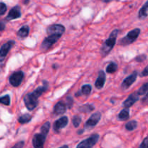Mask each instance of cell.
<instances>
[{
    "instance_id": "obj_1",
    "label": "cell",
    "mask_w": 148,
    "mask_h": 148,
    "mask_svg": "<svg viewBox=\"0 0 148 148\" xmlns=\"http://www.w3.org/2000/svg\"><path fill=\"white\" fill-rule=\"evenodd\" d=\"M48 88H49V83L47 81L44 80L43 82V85L38 87L34 91L25 95L23 101L27 110L33 111L37 107L38 104V98L43 92L47 90Z\"/></svg>"
},
{
    "instance_id": "obj_2",
    "label": "cell",
    "mask_w": 148,
    "mask_h": 148,
    "mask_svg": "<svg viewBox=\"0 0 148 148\" xmlns=\"http://www.w3.org/2000/svg\"><path fill=\"white\" fill-rule=\"evenodd\" d=\"M119 32V30H118V29H115V30H113L110 34L109 37L103 43L101 49V53L102 56H107L111 52L113 48L114 47L116 42V38Z\"/></svg>"
},
{
    "instance_id": "obj_3",
    "label": "cell",
    "mask_w": 148,
    "mask_h": 148,
    "mask_svg": "<svg viewBox=\"0 0 148 148\" xmlns=\"http://www.w3.org/2000/svg\"><path fill=\"white\" fill-rule=\"evenodd\" d=\"M140 34V28L134 29V30L129 32L125 37L122 38L120 40L119 44L123 46H128V45L132 44V43H134V42L137 40V38L139 37Z\"/></svg>"
},
{
    "instance_id": "obj_4",
    "label": "cell",
    "mask_w": 148,
    "mask_h": 148,
    "mask_svg": "<svg viewBox=\"0 0 148 148\" xmlns=\"http://www.w3.org/2000/svg\"><path fill=\"white\" fill-rule=\"evenodd\" d=\"M100 136L98 134H94L88 139L82 140L79 143L76 148H92L96 145L99 140Z\"/></svg>"
},
{
    "instance_id": "obj_5",
    "label": "cell",
    "mask_w": 148,
    "mask_h": 148,
    "mask_svg": "<svg viewBox=\"0 0 148 148\" xmlns=\"http://www.w3.org/2000/svg\"><path fill=\"white\" fill-rule=\"evenodd\" d=\"M62 36H56V35H52V36H49L48 37L45 38L43 41L42 42L41 46H40V49L43 51L49 50L54 43L58 41Z\"/></svg>"
},
{
    "instance_id": "obj_6",
    "label": "cell",
    "mask_w": 148,
    "mask_h": 148,
    "mask_svg": "<svg viewBox=\"0 0 148 148\" xmlns=\"http://www.w3.org/2000/svg\"><path fill=\"white\" fill-rule=\"evenodd\" d=\"M48 134L46 133L40 132L39 134H34L33 138V146L34 148H43L45 142Z\"/></svg>"
},
{
    "instance_id": "obj_7",
    "label": "cell",
    "mask_w": 148,
    "mask_h": 148,
    "mask_svg": "<svg viewBox=\"0 0 148 148\" xmlns=\"http://www.w3.org/2000/svg\"><path fill=\"white\" fill-rule=\"evenodd\" d=\"M65 32V27L61 24H54L50 25L46 30V33L49 36L56 35L62 36Z\"/></svg>"
},
{
    "instance_id": "obj_8",
    "label": "cell",
    "mask_w": 148,
    "mask_h": 148,
    "mask_svg": "<svg viewBox=\"0 0 148 148\" xmlns=\"http://www.w3.org/2000/svg\"><path fill=\"white\" fill-rule=\"evenodd\" d=\"M101 118V112H95L92 114L90 117L88 119L86 123L85 124V129L86 130H90L94 128L98 124Z\"/></svg>"
},
{
    "instance_id": "obj_9",
    "label": "cell",
    "mask_w": 148,
    "mask_h": 148,
    "mask_svg": "<svg viewBox=\"0 0 148 148\" xmlns=\"http://www.w3.org/2000/svg\"><path fill=\"white\" fill-rule=\"evenodd\" d=\"M24 78V72L23 71H17L14 72L11 76L10 77V83L13 87H18L23 82Z\"/></svg>"
},
{
    "instance_id": "obj_10",
    "label": "cell",
    "mask_w": 148,
    "mask_h": 148,
    "mask_svg": "<svg viewBox=\"0 0 148 148\" xmlns=\"http://www.w3.org/2000/svg\"><path fill=\"white\" fill-rule=\"evenodd\" d=\"M137 75H138L137 72L134 71V72H133L132 74H131L130 76L126 77L125 79L123 80L122 83H121V89L124 90L129 89L130 87L131 86V85L136 81V79H137Z\"/></svg>"
},
{
    "instance_id": "obj_11",
    "label": "cell",
    "mask_w": 148,
    "mask_h": 148,
    "mask_svg": "<svg viewBox=\"0 0 148 148\" xmlns=\"http://www.w3.org/2000/svg\"><path fill=\"white\" fill-rule=\"evenodd\" d=\"M69 119L67 116H62L60 119L56 120L53 125V129L55 132H59L62 129L66 127L67 126Z\"/></svg>"
},
{
    "instance_id": "obj_12",
    "label": "cell",
    "mask_w": 148,
    "mask_h": 148,
    "mask_svg": "<svg viewBox=\"0 0 148 148\" xmlns=\"http://www.w3.org/2000/svg\"><path fill=\"white\" fill-rule=\"evenodd\" d=\"M21 15L22 14L21 12H20V7L18 5H16L13 8L11 9L9 14H7V17H6V20H8V21L15 20V19L20 18Z\"/></svg>"
},
{
    "instance_id": "obj_13",
    "label": "cell",
    "mask_w": 148,
    "mask_h": 148,
    "mask_svg": "<svg viewBox=\"0 0 148 148\" xmlns=\"http://www.w3.org/2000/svg\"><path fill=\"white\" fill-rule=\"evenodd\" d=\"M106 80V76L103 70H100L98 72V76L95 82V87L96 89L101 90L104 87Z\"/></svg>"
},
{
    "instance_id": "obj_14",
    "label": "cell",
    "mask_w": 148,
    "mask_h": 148,
    "mask_svg": "<svg viewBox=\"0 0 148 148\" xmlns=\"http://www.w3.org/2000/svg\"><path fill=\"white\" fill-rule=\"evenodd\" d=\"M138 101L139 95L137 94V92H134V93L129 95L127 99L124 101V102L123 103V106L125 108H129L131 106H132Z\"/></svg>"
},
{
    "instance_id": "obj_15",
    "label": "cell",
    "mask_w": 148,
    "mask_h": 148,
    "mask_svg": "<svg viewBox=\"0 0 148 148\" xmlns=\"http://www.w3.org/2000/svg\"><path fill=\"white\" fill-rule=\"evenodd\" d=\"M14 44H15V42L14 40H9L7 43L2 45V46L0 48V57L4 59Z\"/></svg>"
},
{
    "instance_id": "obj_16",
    "label": "cell",
    "mask_w": 148,
    "mask_h": 148,
    "mask_svg": "<svg viewBox=\"0 0 148 148\" xmlns=\"http://www.w3.org/2000/svg\"><path fill=\"white\" fill-rule=\"evenodd\" d=\"M66 111V105L63 101H59L53 108V114L56 115H62Z\"/></svg>"
},
{
    "instance_id": "obj_17",
    "label": "cell",
    "mask_w": 148,
    "mask_h": 148,
    "mask_svg": "<svg viewBox=\"0 0 148 148\" xmlns=\"http://www.w3.org/2000/svg\"><path fill=\"white\" fill-rule=\"evenodd\" d=\"M29 32H30V27L28 25H23L20 28V30L17 31V35L20 38H26L28 36Z\"/></svg>"
},
{
    "instance_id": "obj_18",
    "label": "cell",
    "mask_w": 148,
    "mask_h": 148,
    "mask_svg": "<svg viewBox=\"0 0 148 148\" xmlns=\"http://www.w3.org/2000/svg\"><path fill=\"white\" fill-rule=\"evenodd\" d=\"M95 109V106L92 104H84L78 108V111L82 113H90Z\"/></svg>"
},
{
    "instance_id": "obj_19",
    "label": "cell",
    "mask_w": 148,
    "mask_h": 148,
    "mask_svg": "<svg viewBox=\"0 0 148 148\" xmlns=\"http://www.w3.org/2000/svg\"><path fill=\"white\" fill-rule=\"evenodd\" d=\"M130 118V111L128 108H124L120 111L118 115V119L120 121H127Z\"/></svg>"
},
{
    "instance_id": "obj_20",
    "label": "cell",
    "mask_w": 148,
    "mask_h": 148,
    "mask_svg": "<svg viewBox=\"0 0 148 148\" xmlns=\"http://www.w3.org/2000/svg\"><path fill=\"white\" fill-rule=\"evenodd\" d=\"M148 15V1L145 4L143 5V7L140 9L139 12V18L140 19H145L147 17Z\"/></svg>"
},
{
    "instance_id": "obj_21",
    "label": "cell",
    "mask_w": 148,
    "mask_h": 148,
    "mask_svg": "<svg viewBox=\"0 0 148 148\" xmlns=\"http://www.w3.org/2000/svg\"><path fill=\"white\" fill-rule=\"evenodd\" d=\"M118 69V65L116 62H111L106 66V72L109 74H113L116 72Z\"/></svg>"
},
{
    "instance_id": "obj_22",
    "label": "cell",
    "mask_w": 148,
    "mask_h": 148,
    "mask_svg": "<svg viewBox=\"0 0 148 148\" xmlns=\"http://www.w3.org/2000/svg\"><path fill=\"white\" fill-rule=\"evenodd\" d=\"M32 119V116L28 114H25L22 115L18 118V121L22 124H27V123L30 122V120Z\"/></svg>"
},
{
    "instance_id": "obj_23",
    "label": "cell",
    "mask_w": 148,
    "mask_h": 148,
    "mask_svg": "<svg viewBox=\"0 0 148 148\" xmlns=\"http://www.w3.org/2000/svg\"><path fill=\"white\" fill-rule=\"evenodd\" d=\"M137 124H138L137 122L134 121V120L130 121L126 124L125 128L127 131H133V130H134L137 127Z\"/></svg>"
},
{
    "instance_id": "obj_24",
    "label": "cell",
    "mask_w": 148,
    "mask_h": 148,
    "mask_svg": "<svg viewBox=\"0 0 148 148\" xmlns=\"http://www.w3.org/2000/svg\"><path fill=\"white\" fill-rule=\"evenodd\" d=\"M91 91H92V86H91L90 85H89V84L82 85V88H81V92H82V95H90Z\"/></svg>"
},
{
    "instance_id": "obj_25",
    "label": "cell",
    "mask_w": 148,
    "mask_h": 148,
    "mask_svg": "<svg viewBox=\"0 0 148 148\" xmlns=\"http://www.w3.org/2000/svg\"><path fill=\"white\" fill-rule=\"evenodd\" d=\"M72 124L75 127H79V126L81 124V121H82V119L81 117H79V116L77 115H75L72 117Z\"/></svg>"
},
{
    "instance_id": "obj_26",
    "label": "cell",
    "mask_w": 148,
    "mask_h": 148,
    "mask_svg": "<svg viewBox=\"0 0 148 148\" xmlns=\"http://www.w3.org/2000/svg\"><path fill=\"white\" fill-rule=\"evenodd\" d=\"M148 92V82L144 84L137 91V94L139 95H143Z\"/></svg>"
},
{
    "instance_id": "obj_27",
    "label": "cell",
    "mask_w": 148,
    "mask_h": 148,
    "mask_svg": "<svg viewBox=\"0 0 148 148\" xmlns=\"http://www.w3.org/2000/svg\"><path fill=\"white\" fill-rule=\"evenodd\" d=\"M0 103H2L5 106H9L10 104V97L9 95L0 97Z\"/></svg>"
},
{
    "instance_id": "obj_28",
    "label": "cell",
    "mask_w": 148,
    "mask_h": 148,
    "mask_svg": "<svg viewBox=\"0 0 148 148\" xmlns=\"http://www.w3.org/2000/svg\"><path fill=\"white\" fill-rule=\"evenodd\" d=\"M66 107H67L69 109L72 108L74 104V99L72 96H68L66 98Z\"/></svg>"
},
{
    "instance_id": "obj_29",
    "label": "cell",
    "mask_w": 148,
    "mask_h": 148,
    "mask_svg": "<svg viewBox=\"0 0 148 148\" xmlns=\"http://www.w3.org/2000/svg\"><path fill=\"white\" fill-rule=\"evenodd\" d=\"M6 11H7V5L4 3L0 2V15L5 14Z\"/></svg>"
},
{
    "instance_id": "obj_30",
    "label": "cell",
    "mask_w": 148,
    "mask_h": 148,
    "mask_svg": "<svg viewBox=\"0 0 148 148\" xmlns=\"http://www.w3.org/2000/svg\"><path fill=\"white\" fill-rule=\"evenodd\" d=\"M146 58H147L146 55H145V54L139 55V56H136L135 61H136V62H144Z\"/></svg>"
},
{
    "instance_id": "obj_31",
    "label": "cell",
    "mask_w": 148,
    "mask_h": 148,
    "mask_svg": "<svg viewBox=\"0 0 148 148\" xmlns=\"http://www.w3.org/2000/svg\"><path fill=\"white\" fill-rule=\"evenodd\" d=\"M139 148H148V137L144 139Z\"/></svg>"
},
{
    "instance_id": "obj_32",
    "label": "cell",
    "mask_w": 148,
    "mask_h": 148,
    "mask_svg": "<svg viewBox=\"0 0 148 148\" xmlns=\"http://www.w3.org/2000/svg\"><path fill=\"white\" fill-rule=\"evenodd\" d=\"M24 144H25L24 141H20L19 142V143H17V144L14 145L12 148H23L24 147Z\"/></svg>"
},
{
    "instance_id": "obj_33",
    "label": "cell",
    "mask_w": 148,
    "mask_h": 148,
    "mask_svg": "<svg viewBox=\"0 0 148 148\" xmlns=\"http://www.w3.org/2000/svg\"><path fill=\"white\" fill-rule=\"evenodd\" d=\"M140 76H141V77H147V76H148V66H146V67L145 68L144 70H143V72H141V74H140Z\"/></svg>"
},
{
    "instance_id": "obj_34",
    "label": "cell",
    "mask_w": 148,
    "mask_h": 148,
    "mask_svg": "<svg viewBox=\"0 0 148 148\" xmlns=\"http://www.w3.org/2000/svg\"><path fill=\"white\" fill-rule=\"evenodd\" d=\"M142 103L144 104V105H147L148 104V92L145 95V96L142 99L141 101Z\"/></svg>"
},
{
    "instance_id": "obj_35",
    "label": "cell",
    "mask_w": 148,
    "mask_h": 148,
    "mask_svg": "<svg viewBox=\"0 0 148 148\" xmlns=\"http://www.w3.org/2000/svg\"><path fill=\"white\" fill-rule=\"evenodd\" d=\"M4 27H5V25H4V23L0 22V30H3L4 29Z\"/></svg>"
},
{
    "instance_id": "obj_36",
    "label": "cell",
    "mask_w": 148,
    "mask_h": 148,
    "mask_svg": "<svg viewBox=\"0 0 148 148\" xmlns=\"http://www.w3.org/2000/svg\"><path fill=\"white\" fill-rule=\"evenodd\" d=\"M82 92H81V91H78L77 92L76 94H75V96L76 97H79V96H81V95H82Z\"/></svg>"
},
{
    "instance_id": "obj_37",
    "label": "cell",
    "mask_w": 148,
    "mask_h": 148,
    "mask_svg": "<svg viewBox=\"0 0 148 148\" xmlns=\"http://www.w3.org/2000/svg\"><path fill=\"white\" fill-rule=\"evenodd\" d=\"M59 148H69V146L66 145H63L62 147H59Z\"/></svg>"
},
{
    "instance_id": "obj_38",
    "label": "cell",
    "mask_w": 148,
    "mask_h": 148,
    "mask_svg": "<svg viewBox=\"0 0 148 148\" xmlns=\"http://www.w3.org/2000/svg\"><path fill=\"white\" fill-rule=\"evenodd\" d=\"M84 132V130H79V131H78V134H82V132Z\"/></svg>"
},
{
    "instance_id": "obj_39",
    "label": "cell",
    "mask_w": 148,
    "mask_h": 148,
    "mask_svg": "<svg viewBox=\"0 0 148 148\" xmlns=\"http://www.w3.org/2000/svg\"><path fill=\"white\" fill-rule=\"evenodd\" d=\"M24 4H27V3H29V1H24Z\"/></svg>"
}]
</instances>
